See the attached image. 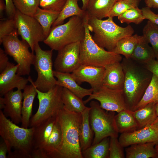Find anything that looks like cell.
Here are the masks:
<instances>
[{
  "instance_id": "1",
  "label": "cell",
  "mask_w": 158,
  "mask_h": 158,
  "mask_svg": "<svg viewBox=\"0 0 158 158\" xmlns=\"http://www.w3.org/2000/svg\"><path fill=\"white\" fill-rule=\"evenodd\" d=\"M35 130L19 127L0 110V135L7 147V158H31Z\"/></svg>"
},
{
  "instance_id": "2",
  "label": "cell",
  "mask_w": 158,
  "mask_h": 158,
  "mask_svg": "<svg viewBox=\"0 0 158 158\" xmlns=\"http://www.w3.org/2000/svg\"><path fill=\"white\" fill-rule=\"evenodd\" d=\"M125 78L123 91L127 107L132 111L142 98L153 74L131 59L121 62Z\"/></svg>"
},
{
  "instance_id": "3",
  "label": "cell",
  "mask_w": 158,
  "mask_h": 158,
  "mask_svg": "<svg viewBox=\"0 0 158 158\" xmlns=\"http://www.w3.org/2000/svg\"><path fill=\"white\" fill-rule=\"evenodd\" d=\"M58 117L62 140L56 158H83L79 140L81 114L68 111L63 107L59 111Z\"/></svg>"
},
{
  "instance_id": "4",
  "label": "cell",
  "mask_w": 158,
  "mask_h": 158,
  "mask_svg": "<svg viewBox=\"0 0 158 158\" xmlns=\"http://www.w3.org/2000/svg\"><path fill=\"white\" fill-rule=\"evenodd\" d=\"M107 18L102 20L89 17L87 25L90 31L94 33L92 38L95 43L107 51H112L120 40L133 35L134 31L131 25L121 27L114 22L113 18Z\"/></svg>"
},
{
  "instance_id": "5",
  "label": "cell",
  "mask_w": 158,
  "mask_h": 158,
  "mask_svg": "<svg viewBox=\"0 0 158 158\" xmlns=\"http://www.w3.org/2000/svg\"><path fill=\"white\" fill-rule=\"evenodd\" d=\"M86 15L71 17L65 23L52 27L44 42L51 49L58 51L68 44L81 42L85 35Z\"/></svg>"
},
{
  "instance_id": "6",
  "label": "cell",
  "mask_w": 158,
  "mask_h": 158,
  "mask_svg": "<svg viewBox=\"0 0 158 158\" xmlns=\"http://www.w3.org/2000/svg\"><path fill=\"white\" fill-rule=\"evenodd\" d=\"M88 18L87 14L85 21V36L80 42V61L81 65L105 68L110 64L121 62L123 59L121 55L106 50L94 42L88 26Z\"/></svg>"
},
{
  "instance_id": "7",
  "label": "cell",
  "mask_w": 158,
  "mask_h": 158,
  "mask_svg": "<svg viewBox=\"0 0 158 158\" xmlns=\"http://www.w3.org/2000/svg\"><path fill=\"white\" fill-rule=\"evenodd\" d=\"M90 105V122L94 134L92 145L99 143L105 138L118 137L119 133L115 121V112L106 111L95 100H91Z\"/></svg>"
},
{
  "instance_id": "8",
  "label": "cell",
  "mask_w": 158,
  "mask_h": 158,
  "mask_svg": "<svg viewBox=\"0 0 158 158\" xmlns=\"http://www.w3.org/2000/svg\"><path fill=\"white\" fill-rule=\"evenodd\" d=\"M63 87L56 85L46 92L36 88L39 102L37 111L31 118L30 126L35 127L51 117L57 116L64 105L61 99Z\"/></svg>"
},
{
  "instance_id": "9",
  "label": "cell",
  "mask_w": 158,
  "mask_h": 158,
  "mask_svg": "<svg viewBox=\"0 0 158 158\" xmlns=\"http://www.w3.org/2000/svg\"><path fill=\"white\" fill-rule=\"evenodd\" d=\"M17 32L4 37L3 44L6 53L13 58L19 66L17 73L21 76L29 75L33 64L35 55L30 51V46L26 42L20 40Z\"/></svg>"
},
{
  "instance_id": "10",
  "label": "cell",
  "mask_w": 158,
  "mask_h": 158,
  "mask_svg": "<svg viewBox=\"0 0 158 158\" xmlns=\"http://www.w3.org/2000/svg\"><path fill=\"white\" fill-rule=\"evenodd\" d=\"M53 50H44L39 43L35 46V58L33 64L37 72V78L33 83L36 88L42 92H46L56 85L57 80L52 69Z\"/></svg>"
},
{
  "instance_id": "11",
  "label": "cell",
  "mask_w": 158,
  "mask_h": 158,
  "mask_svg": "<svg viewBox=\"0 0 158 158\" xmlns=\"http://www.w3.org/2000/svg\"><path fill=\"white\" fill-rule=\"evenodd\" d=\"M14 18L18 35L34 53L35 45L45 39L41 25L33 17L23 14L17 9Z\"/></svg>"
},
{
  "instance_id": "12",
  "label": "cell",
  "mask_w": 158,
  "mask_h": 158,
  "mask_svg": "<svg viewBox=\"0 0 158 158\" xmlns=\"http://www.w3.org/2000/svg\"><path fill=\"white\" fill-rule=\"evenodd\" d=\"M94 99L98 101L101 107L106 111L118 113L128 109L123 90L111 89L102 85L98 90L93 91L84 103L85 104Z\"/></svg>"
},
{
  "instance_id": "13",
  "label": "cell",
  "mask_w": 158,
  "mask_h": 158,
  "mask_svg": "<svg viewBox=\"0 0 158 158\" xmlns=\"http://www.w3.org/2000/svg\"><path fill=\"white\" fill-rule=\"evenodd\" d=\"M80 42L68 44L58 51L54 62L55 70L71 73L81 65L80 61Z\"/></svg>"
},
{
  "instance_id": "14",
  "label": "cell",
  "mask_w": 158,
  "mask_h": 158,
  "mask_svg": "<svg viewBox=\"0 0 158 158\" xmlns=\"http://www.w3.org/2000/svg\"><path fill=\"white\" fill-rule=\"evenodd\" d=\"M105 71L104 67L81 64L71 74L78 84L87 82L94 91L102 86Z\"/></svg>"
},
{
  "instance_id": "15",
  "label": "cell",
  "mask_w": 158,
  "mask_h": 158,
  "mask_svg": "<svg viewBox=\"0 0 158 158\" xmlns=\"http://www.w3.org/2000/svg\"><path fill=\"white\" fill-rule=\"evenodd\" d=\"M19 65L9 62L5 70L0 74V94L4 96L15 88L23 90L29 81L17 73Z\"/></svg>"
},
{
  "instance_id": "16",
  "label": "cell",
  "mask_w": 158,
  "mask_h": 158,
  "mask_svg": "<svg viewBox=\"0 0 158 158\" xmlns=\"http://www.w3.org/2000/svg\"><path fill=\"white\" fill-rule=\"evenodd\" d=\"M118 140L123 147L132 145L158 142V130L151 125L137 130L121 133Z\"/></svg>"
},
{
  "instance_id": "17",
  "label": "cell",
  "mask_w": 158,
  "mask_h": 158,
  "mask_svg": "<svg viewBox=\"0 0 158 158\" xmlns=\"http://www.w3.org/2000/svg\"><path fill=\"white\" fill-rule=\"evenodd\" d=\"M4 99V107L3 112L6 117H9L14 123L18 124L22 122V108L23 92L17 89L11 90L5 94Z\"/></svg>"
},
{
  "instance_id": "18",
  "label": "cell",
  "mask_w": 158,
  "mask_h": 158,
  "mask_svg": "<svg viewBox=\"0 0 158 158\" xmlns=\"http://www.w3.org/2000/svg\"><path fill=\"white\" fill-rule=\"evenodd\" d=\"M102 85L111 89H123L125 75L121 62L114 63L105 67Z\"/></svg>"
},
{
  "instance_id": "19",
  "label": "cell",
  "mask_w": 158,
  "mask_h": 158,
  "mask_svg": "<svg viewBox=\"0 0 158 158\" xmlns=\"http://www.w3.org/2000/svg\"><path fill=\"white\" fill-rule=\"evenodd\" d=\"M62 140V131L58 115L52 132L46 145L41 150H35L38 151L40 158H56Z\"/></svg>"
},
{
  "instance_id": "20",
  "label": "cell",
  "mask_w": 158,
  "mask_h": 158,
  "mask_svg": "<svg viewBox=\"0 0 158 158\" xmlns=\"http://www.w3.org/2000/svg\"><path fill=\"white\" fill-rule=\"evenodd\" d=\"M31 84L27 85L23 90V98L22 108L21 127L28 128L30 126L33 104L37 95L36 88L31 77L28 78Z\"/></svg>"
},
{
  "instance_id": "21",
  "label": "cell",
  "mask_w": 158,
  "mask_h": 158,
  "mask_svg": "<svg viewBox=\"0 0 158 158\" xmlns=\"http://www.w3.org/2000/svg\"><path fill=\"white\" fill-rule=\"evenodd\" d=\"M54 74L57 80L56 85L66 88L82 99L93 93L92 88L87 89L80 86L70 73H63L54 71Z\"/></svg>"
},
{
  "instance_id": "22",
  "label": "cell",
  "mask_w": 158,
  "mask_h": 158,
  "mask_svg": "<svg viewBox=\"0 0 158 158\" xmlns=\"http://www.w3.org/2000/svg\"><path fill=\"white\" fill-rule=\"evenodd\" d=\"M57 115L49 118L35 127L33 150H40L45 146L51 133Z\"/></svg>"
},
{
  "instance_id": "23",
  "label": "cell",
  "mask_w": 158,
  "mask_h": 158,
  "mask_svg": "<svg viewBox=\"0 0 158 158\" xmlns=\"http://www.w3.org/2000/svg\"><path fill=\"white\" fill-rule=\"evenodd\" d=\"M143 36H141L133 50L131 59L138 63L145 65L155 59L152 48Z\"/></svg>"
},
{
  "instance_id": "24",
  "label": "cell",
  "mask_w": 158,
  "mask_h": 158,
  "mask_svg": "<svg viewBox=\"0 0 158 158\" xmlns=\"http://www.w3.org/2000/svg\"><path fill=\"white\" fill-rule=\"evenodd\" d=\"M90 107H86L81 113L82 121L79 131V140L82 151H83L92 145L94 132L91 127L89 119Z\"/></svg>"
},
{
  "instance_id": "25",
  "label": "cell",
  "mask_w": 158,
  "mask_h": 158,
  "mask_svg": "<svg viewBox=\"0 0 158 158\" xmlns=\"http://www.w3.org/2000/svg\"><path fill=\"white\" fill-rule=\"evenodd\" d=\"M116 0H89L85 11L89 17L102 20L107 17Z\"/></svg>"
},
{
  "instance_id": "26",
  "label": "cell",
  "mask_w": 158,
  "mask_h": 158,
  "mask_svg": "<svg viewBox=\"0 0 158 158\" xmlns=\"http://www.w3.org/2000/svg\"><path fill=\"white\" fill-rule=\"evenodd\" d=\"M157 143L148 142L130 145L126 149V158H156L155 145Z\"/></svg>"
},
{
  "instance_id": "27",
  "label": "cell",
  "mask_w": 158,
  "mask_h": 158,
  "mask_svg": "<svg viewBox=\"0 0 158 158\" xmlns=\"http://www.w3.org/2000/svg\"><path fill=\"white\" fill-rule=\"evenodd\" d=\"M115 121L118 133L133 131L138 128L137 123L131 110H123L115 116Z\"/></svg>"
},
{
  "instance_id": "28",
  "label": "cell",
  "mask_w": 158,
  "mask_h": 158,
  "mask_svg": "<svg viewBox=\"0 0 158 158\" xmlns=\"http://www.w3.org/2000/svg\"><path fill=\"white\" fill-rule=\"evenodd\" d=\"M155 104V103H151L140 109L132 111L137 123L138 128H141L151 125L157 117Z\"/></svg>"
},
{
  "instance_id": "29",
  "label": "cell",
  "mask_w": 158,
  "mask_h": 158,
  "mask_svg": "<svg viewBox=\"0 0 158 158\" xmlns=\"http://www.w3.org/2000/svg\"><path fill=\"white\" fill-rule=\"evenodd\" d=\"M86 15V11L79 7L78 0H67L52 27L62 24L64 20L69 17L74 16L84 17Z\"/></svg>"
},
{
  "instance_id": "30",
  "label": "cell",
  "mask_w": 158,
  "mask_h": 158,
  "mask_svg": "<svg viewBox=\"0 0 158 158\" xmlns=\"http://www.w3.org/2000/svg\"><path fill=\"white\" fill-rule=\"evenodd\" d=\"M61 99L64 108L68 111L81 113L86 107L82 99L65 87L63 88Z\"/></svg>"
},
{
  "instance_id": "31",
  "label": "cell",
  "mask_w": 158,
  "mask_h": 158,
  "mask_svg": "<svg viewBox=\"0 0 158 158\" xmlns=\"http://www.w3.org/2000/svg\"><path fill=\"white\" fill-rule=\"evenodd\" d=\"M60 13L47 10L39 7L33 17L41 25L45 38L49 34L51 26Z\"/></svg>"
},
{
  "instance_id": "32",
  "label": "cell",
  "mask_w": 158,
  "mask_h": 158,
  "mask_svg": "<svg viewBox=\"0 0 158 158\" xmlns=\"http://www.w3.org/2000/svg\"><path fill=\"white\" fill-rule=\"evenodd\" d=\"M141 36L137 34L126 37L120 40L112 51L131 59L135 47Z\"/></svg>"
},
{
  "instance_id": "33",
  "label": "cell",
  "mask_w": 158,
  "mask_h": 158,
  "mask_svg": "<svg viewBox=\"0 0 158 158\" xmlns=\"http://www.w3.org/2000/svg\"><path fill=\"white\" fill-rule=\"evenodd\" d=\"M158 102V77L153 74L152 80L140 101L132 111L140 109L151 103Z\"/></svg>"
},
{
  "instance_id": "34",
  "label": "cell",
  "mask_w": 158,
  "mask_h": 158,
  "mask_svg": "<svg viewBox=\"0 0 158 158\" xmlns=\"http://www.w3.org/2000/svg\"><path fill=\"white\" fill-rule=\"evenodd\" d=\"M110 137L105 138L99 143L92 145L82 151L83 158H109Z\"/></svg>"
},
{
  "instance_id": "35",
  "label": "cell",
  "mask_w": 158,
  "mask_h": 158,
  "mask_svg": "<svg viewBox=\"0 0 158 158\" xmlns=\"http://www.w3.org/2000/svg\"><path fill=\"white\" fill-rule=\"evenodd\" d=\"M143 35L150 44L158 60V26L148 20L142 30Z\"/></svg>"
},
{
  "instance_id": "36",
  "label": "cell",
  "mask_w": 158,
  "mask_h": 158,
  "mask_svg": "<svg viewBox=\"0 0 158 158\" xmlns=\"http://www.w3.org/2000/svg\"><path fill=\"white\" fill-rule=\"evenodd\" d=\"M118 18L121 23L129 24L132 23L137 25L140 24L145 19L141 9L135 7L127 10L118 17Z\"/></svg>"
},
{
  "instance_id": "37",
  "label": "cell",
  "mask_w": 158,
  "mask_h": 158,
  "mask_svg": "<svg viewBox=\"0 0 158 158\" xmlns=\"http://www.w3.org/2000/svg\"><path fill=\"white\" fill-rule=\"evenodd\" d=\"M17 10L21 13L33 17L39 7V0H13Z\"/></svg>"
},
{
  "instance_id": "38",
  "label": "cell",
  "mask_w": 158,
  "mask_h": 158,
  "mask_svg": "<svg viewBox=\"0 0 158 158\" xmlns=\"http://www.w3.org/2000/svg\"><path fill=\"white\" fill-rule=\"evenodd\" d=\"M17 32L14 18L1 20L0 21V44L3 39L15 32Z\"/></svg>"
},
{
  "instance_id": "39",
  "label": "cell",
  "mask_w": 158,
  "mask_h": 158,
  "mask_svg": "<svg viewBox=\"0 0 158 158\" xmlns=\"http://www.w3.org/2000/svg\"><path fill=\"white\" fill-rule=\"evenodd\" d=\"M117 137H110L109 158H124L123 147L121 145Z\"/></svg>"
},
{
  "instance_id": "40",
  "label": "cell",
  "mask_w": 158,
  "mask_h": 158,
  "mask_svg": "<svg viewBox=\"0 0 158 158\" xmlns=\"http://www.w3.org/2000/svg\"><path fill=\"white\" fill-rule=\"evenodd\" d=\"M133 7L135 6L127 1H117L113 6L107 17H110L113 18L115 16L118 17L128 9Z\"/></svg>"
},
{
  "instance_id": "41",
  "label": "cell",
  "mask_w": 158,
  "mask_h": 158,
  "mask_svg": "<svg viewBox=\"0 0 158 158\" xmlns=\"http://www.w3.org/2000/svg\"><path fill=\"white\" fill-rule=\"evenodd\" d=\"M67 0H39V6L43 9L60 13Z\"/></svg>"
},
{
  "instance_id": "42",
  "label": "cell",
  "mask_w": 158,
  "mask_h": 158,
  "mask_svg": "<svg viewBox=\"0 0 158 158\" xmlns=\"http://www.w3.org/2000/svg\"><path fill=\"white\" fill-rule=\"evenodd\" d=\"M141 10L145 19H147L158 26V14H155L150 8L147 6L142 8Z\"/></svg>"
},
{
  "instance_id": "43",
  "label": "cell",
  "mask_w": 158,
  "mask_h": 158,
  "mask_svg": "<svg viewBox=\"0 0 158 158\" xmlns=\"http://www.w3.org/2000/svg\"><path fill=\"white\" fill-rule=\"evenodd\" d=\"M5 11L9 18H14L16 9L13 0H5Z\"/></svg>"
},
{
  "instance_id": "44",
  "label": "cell",
  "mask_w": 158,
  "mask_h": 158,
  "mask_svg": "<svg viewBox=\"0 0 158 158\" xmlns=\"http://www.w3.org/2000/svg\"><path fill=\"white\" fill-rule=\"evenodd\" d=\"M145 66L146 68L158 77V60L155 59L152 60Z\"/></svg>"
},
{
  "instance_id": "45",
  "label": "cell",
  "mask_w": 158,
  "mask_h": 158,
  "mask_svg": "<svg viewBox=\"0 0 158 158\" xmlns=\"http://www.w3.org/2000/svg\"><path fill=\"white\" fill-rule=\"evenodd\" d=\"M9 62L7 54L1 48H0V72L3 71L8 65Z\"/></svg>"
},
{
  "instance_id": "46",
  "label": "cell",
  "mask_w": 158,
  "mask_h": 158,
  "mask_svg": "<svg viewBox=\"0 0 158 158\" xmlns=\"http://www.w3.org/2000/svg\"><path fill=\"white\" fill-rule=\"evenodd\" d=\"M8 148L5 142L3 141L0 144V158H7Z\"/></svg>"
},
{
  "instance_id": "47",
  "label": "cell",
  "mask_w": 158,
  "mask_h": 158,
  "mask_svg": "<svg viewBox=\"0 0 158 158\" xmlns=\"http://www.w3.org/2000/svg\"><path fill=\"white\" fill-rule=\"evenodd\" d=\"M145 2L147 7L158 9V0H145Z\"/></svg>"
},
{
  "instance_id": "48",
  "label": "cell",
  "mask_w": 158,
  "mask_h": 158,
  "mask_svg": "<svg viewBox=\"0 0 158 158\" xmlns=\"http://www.w3.org/2000/svg\"><path fill=\"white\" fill-rule=\"evenodd\" d=\"M118 0H123L127 1L135 7H138L139 3L141 1V0H116V1Z\"/></svg>"
},
{
  "instance_id": "49",
  "label": "cell",
  "mask_w": 158,
  "mask_h": 158,
  "mask_svg": "<svg viewBox=\"0 0 158 158\" xmlns=\"http://www.w3.org/2000/svg\"><path fill=\"white\" fill-rule=\"evenodd\" d=\"M6 4L4 0H0V18L2 16V14L4 10H5Z\"/></svg>"
},
{
  "instance_id": "50",
  "label": "cell",
  "mask_w": 158,
  "mask_h": 158,
  "mask_svg": "<svg viewBox=\"0 0 158 158\" xmlns=\"http://www.w3.org/2000/svg\"><path fill=\"white\" fill-rule=\"evenodd\" d=\"M81 1L83 4L82 8L85 11L89 0H81Z\"/></svg>"
},
{
  "instance_id": "51",
  "label": "cell",
  "mask_w": 158,
  "mask_h": 158,
  "mask_svg": "<svg viewBox=\"0 0 158 158\" xmlns=\"http://www.w3.org/2000/svg\"><path fill=\"white\" fill-rule=\"evenodd\" d=\"M151 125L158 130V117Z\"/></svg>"
},
{
  "instance_id": "52",
  "label": "cell",
  "mask_w": 158,
  "mask_h": 158,
  "mask_svg": "<svg viewBox=\"0 0 158 158\" xmlns=\"http://www.w3.org/2000/svg\"><path fill=\"white\" fill-rule=\"evenodd\" d=\"M4 107V97H0V109L1 110L3 109Z\"/></svg>"
},
{
  "instance_id": "53",
  "label": "cell",
  "mask_w": 158,
  "mask_h": 158,
  "mask_svg": "<svg viewBox=\"0 0 158 158\" xmlns=\"http://www.w3.org/2000/svg\"><path fill=\"white\" fill-rule=\"evenodd\" d=\"M155 148L157 153L156 158H158V142H157L155 145Z\"/></svg>"
},
{
  "instance_id": "54",
  "label": "cell",
  "mask_w": 158,
  "mask_h": 158,
  "mask_svg": "<svg viewBox=\"0 0 158 158\" xmlns=\"http://www.w3.org/2000/svg\"><path fill=\"white\" fill-rule=\"evenodd\" d=\"M155 107L157 115L158 117V102L156 103Z\"/></svg>"
}]
</instances>
